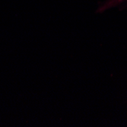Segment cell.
<instances>
[{"label": "cell", "instance_id": "1", "mask_svg": "<svg viewBox=\"0 0 127 127\" xmlns=\"http://www.w3.org/2000/svg\"><path fill=\"white\" fill-rule=\"evenodd\" d=\"M122 1H123V0H111L109 3H107V6H111L113 5H117V3H119Z\"/></svg>", "mask_w": 127, "mask_h": 127}]
</instances>
